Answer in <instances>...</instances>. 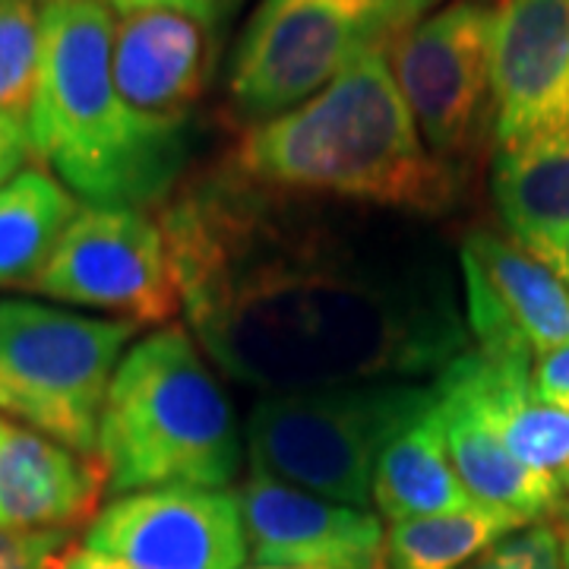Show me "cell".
I'll return each instance as SVG.
<instances>
[{
  "label": "cell",
  "mask_w": 569,
  "mask_h": 569,
  "mask_svg": "<svg viewBox=\"0 0 569 569\" xmlns=\"http://www.w3.org/2000/svg\"><path fill=\"white\" fill-rule=\"evenodd\" d=\"M222 168L159 212L187 320L263 396L418 383L468 351L443 247L411 222Z\"/></svg>",
  "instance_id": "obj_1"
},
{
  "label": "cell",
  "mask_w": 569,
  "mask_h": 569,
  "mask_svg": "<svg viewBox=\"0 0 569 569\" xmlns=\"http://www.w3.org/2000/svg\"><path fill=\"white\" fill-rule=\"evenodd\" d=\"M228 168L263 187L415 219L449 212L462 183L421 140L387 51L367 54L313 99L250 127Z\"/></svg>",
  "instance_id": "obj_2"
},
{
  "label": "cell",
  "mask_w": 569,
  "mask_h": 569,
  "mask_svg": "<svg viewBox=\"0 0 569 569\" xmlns=\"http://www.w3.org/2000/svg\"><path fill=\"white\" fill-rule=\"evenodd\" d=\"M41 29L32 156L89 206L164 203L190 162L193 130L159 127L127 108L111 63V10L102 0H48Z\"/></svg>",
  "instance_id": "obj_3"
},
{
  "label": "cell",
  "mask_w": 569,
  "mask_h": 569,
  "mask_svg": "<svg viewBox=\"0 0 569 569\" xmlns=\"http://www.w3.org/2000/svg\"><path fill=\"white\" fill-rule=\"evenodd\" d=\"M96 459L104 488H212L234 481L241 433L228 396L183 329H162L121 358L104 396Z\"/></svg>",
  "instance_id": "obj_4"
},
{
  "label": "cell",
  "mask_w": 569,
  "mask_h": 569,
  "mask_svg": "<svg viewBox=\"0 0 569 569\" xmlns=\"http://www.w3.org/2000/svg\"><path fill=\"white\" fill-rule=\"evenodd\" d=\"M433 3L260 0L228 70L231 111L257 127L298 108L367 54H389Z\"/></svg>",
  "instance_id": "obj_5"
},
{
  "label": "cell",
  "mask_w": 569,
  "mask_h": 569,
  "mask_svg": "<svg viewBox=\"0 0 569 569\" xmlns=\"http://www.w3.org/2000/svg\"><path fill=\"white\" fill-rule=\"evenodd\" d=\"M433 406V387L365 383L263 396L247 421L250 468L365 509L389 440Z\"/></svg>",
  "instance_id": "obj_6"
},
{
  "label": "cell",
  "mask_w": 569,
  "mask_h": 569,
  "mask_svg": "<svg viewBox=\"0 0 569 569\" xmlns=\"http://www.w3.org/2000/svg\"><path fill=\"white\" fill-rule=\"evenodd\" d=\"M137 326L0 301V418L10 415L92 459L104 396Z\"/></svg>",
  "instance_id": "obj_7"
},
{
  "label": "cell",
  "mask_w": 569,
  "mask_h": 569,
  "mask_svg": "<svg viewBox=\"0 0 569 569\" xmlns=\"http://www.w3.org/2000/svg\"><path fill=\"white\" fill-rule=\"evenodd\" d=\"M493 22L488 0H456L411 26L389 67L425 146L462 174L493 133Z\"/></svg>",
  "instance_id": "obj_8"
},
{
  "label": "cell",
  "mask_w": 569,
  "mask_h": 569,
  "mask_svg": "<svg viewBox=\"0 0 569 569\" xmlns=\"http://www.w3.org/2000/svg\"><path fill=\"white\" fill-rule=\"evenodd\" d=\"M29 288L133 323H162L181 305L162 228L127 206L80 209Z\"/></svg>",
  "instance_id": "obj_9"
},
{
  "label": "cell",
  "mask_w": 569,
  "mask_h": 569,
  "mask_svg": "<svg viewBox=\"0 0 569 569\" xmlns=\"http://www.w3.org/2000/svg\"><path fill=\"white\" fill-rule=\"evenodd\" d=\"M82 548L127 569H241L250 550L238 493L212 488L121 493L89 522Z\"/></svg>",
  "instance_id": "obj_10"
},
{
  "label": "cell",
  "mask_w": 569,
  "mask_h": 569,
  "mask_svg": "<svg viewBox=\"0 0 569 569\" xmlns=\"http://www.w3.org/2000/svg\"><path fill=\"white\" fill-rule=\"evenodd\" d=\"M459 272L478 351L535 365L569 342V284L529 250L471 231L459 247Z\"/></svg>",
  "instance_id": "obj_11"
},
{
  "label": "cell",
  "mask_w": 569,
  "mask_h": 569,
  "mask_svg": "<svg viewBox=\"0 0 569 569\" xmlns=\"http://www.w3.org/2000/svg\"><path fill=\"white\" fill-rule=\"evenodd\" d=\"M497 152L569 123V0H503L493 22Z\"/></svg>",
  "instance_id": "obj_12"
},
{
  "label": "cell",
  "mask_w": 569,
  "mask_h": 569,
  "mask_svg": "<svg viewBox=\"0 0 569 569\" xmlns=\"http://www.w3.org/2000/svg\"><path fill=\"white\" fill-rule=\"evenodd\" d=\"M247 548L260 567L383 569L387 531L373 512L291 488L250 468L238 493Z\"/></svg>",
  "instance_id": "obj_13"
},
{
  "label": "cell",
  "mask_w": 569,
  "mask_h": 569,
  "mask_svg": "<svg viewBox=\"0 0 569 569\" xmlns=\"http://www.w3.org/2000/svg\"><path fill=\"white\" fill-rule=\"evenodd\" d=\"M212 61V29L183 13L137 10L114 22V82L127 108L142 121L193 130V108Z\"/></svg>",
  "instance_id": "obj_14"
},
{
  "label": "cell",
  "mask_w": 569,
  "mask_h": 569,
  "mask_svg": "<svg viewBox=\"0 0 569 569\" xmlns=\"http://www.w3.org/2000/svg\"><path fill=\"white\" fill-rule=\"evenodd\" d=\"M102 488L99 459L0 418V529L70 531L92 516Z\"/></svg>",
  "instance_id": "obj_15"
},
{
  "label": "cell",
  "mask_w": 569,
  "mask_h": 569,
  "mask_svg": "<svg viewBox=\"0 0 569 569\" xmlns=\"http://www.w3.org/2000/svg\"><path fill=\"white\" fill-rule=\"evenodd\" d=\"M433 399L452 468L478 507L503 509L526 526H535L560 507L563 493L509 452L452 365L437 373Z\"/></svg>",
  "instance_id": "obj_16"
},
{
  "label": "cell",
  "mask_w": 569,
  "mask_h": 569,
  "mask_svg": "<svg viewBox=\"0 0 569 569\" xmlns=\"http://www.w3.org/2000/svg\"><path fill=\"white\" fill-rule=\"evenodd\" d=\"M452 367L509 452L560 493H569V408L553 406L535 389V365L490 358L475 348Z\"/></svg>",
  "instance_id": "obj_17"
},
{
  "label": "cell",
  "mask_w": 569,
  "mask_h": 569,
  "mask_svg": "<svg viewBox=\"0 0 569 569\" xmlns=\"http://www.w3.org/2000/svg\"><path fill=\"white\" fill-rule=\"evenodd\" d=\"M490 193L509 241L545 263L569 231V123L500 149Z\"/></svg>",
  "instance_id": "obj_18"
},
{
  "label": "cell",
  "mask_w": 569,
  "mask_h": 569,
  "mask_svg": "<svg viewBox=\"0 0 569 569\" xmlns=\"http://www.w3.org/2000/svg\"><path fill=\"white\" fill-rule=\"evenodd\" d=\"M373 503L389 522L475 507L449 459L437 399L389 440L373 471Z\"/></svg>",
  "instance_id": "obj_19"
},
{
  "label": "cell",
  "mask_w": 569,
  "mask_h": 569,
  "mask_svg": "<svg viewBox=\"0 0 569 569\" xmlns=\"http://www.w3.org/2000/svg\"><path fill=\"white\" fill-rule=\"evenodd\" d=\"M77 197L51 171L22 168L0 187V288L32 284L67 224L77 219Z\"/></svg>",
  "instance_id": "obj_20"
},
{
  "label": "cell",
  "mask_w": 569,
  "mask_h": 569,
  "mask_svg": "<svg viewBox=\"0 0 569 569\" xmlns=\"http://www.w3.org/2000/svg\"><path fill=\"white\" fill-rule=\"evenodd\" d=\"M526 529L503 509L468 507L425 519L392 522L387 531V569H462L490 545Z\"/></svg>",
  "instance_id": "obj_21"
},
{
  "label": "cell",
  "mask_w": 569,
  "mask_h": 569,
  "mask_svg": "<svg viewBox=\"0 0 569 569\" xmlns=\"http://www.w3.org/2000/svg\"><path fill=\"white\" fill-rule=\"evenodd\" d=\"M41 0H0V118L29 130L41 73Z\"/></svg>",
  "instance_id": "obj_22"
},
{
  "label": "cell",
  "mask_w": 569,
  "mask_h": 569,
  "mask_svg": "<svg viewBox=\"0 0 569 569\" xmlns=\"http://www.w3.org/2000/svg\"><path fill=\"white\" fill-rule=\"evenodd\" d=\"M462 569H563L560 538L550 526L535 522L500 538Z\"/></svg>",
  "instance_id": "obj_23"
},
{
  "label": "cell",
  "mask_w": 569,
  "mask_h": 569,
  "mask_svg": "<svg viewBox=\"0 0 569 569\" xmlns=\"http://www.w3.org/2000/svg\"><path fill=\"white\" fill-rule=\"evenodd\" d=\"M108 10H118V13H137V10H174L183 13L190 20L203 22L209 29H216L219 22H224L241 0H102Z\"/></svg>",
  "instance_id": "obj_24"
},
{
  "label": "cell",
  "mask_w": 569,
  "mask_h": 569,
  "mask_svg": "<svg viewBox=\"0 0 569 569\" xmlns=\"http://www.w3.org/2000/svg\"><path fill=\"white\" fill-rule=\"evenodd\" d=\"M531 377H535V389L548 402L569 408V342L538 358L531 367Z\"/></svg>",
  "instance_id": "obj_25"
},
{
  "label": "cell",
  "mask_w": 569,
  "mask_h": 569,
  "mask_svg": "<svg viewBox=\"0 0 569 569\" xmlns=\"http://www.w3.org/2000/svg\"><path fill=\"white\" fill-rule=\"evenodd\" d=\"M32 156L29 130L22 123L0 118V187L10 183L22 171V164Z\"/></svg>",
  "instance_id": "obj_26"
},
{
  "label": "cell",
  "mask_w": 569,
  "mask_h": 569,
  "mask_svg": "<svg viewBox=\"0 0 569 569\" xmlns=\"http://www.w3.org/2000/svg\"><path fill=\"white\" fill-rule=\"evenodd\" d=\"M67 541H70V531H58L41 548L29 550L26 557H20V560H13V563H7V567L0 569H54V560L67 550Z\"/></svg>",
  "instance_id": "obj_27"
},
{
  "label": "cell",
  "mask_w": 569,
  "mask_h": 569,
  "mask_svg": "<svg viewBox=\"0 0 569 569\" xmlns=\"http://www.w3.org/2000/svg\"><path fill=\"white\" fill-rule=\"evenodd\" d=\"M54 569H127L118 560H108L102 553H96V550L89 548H67L54 560Z\"/></svg>",
  "instance_id": "obj_28"
},
{
  "label": "cell",
  "mask_w": 569,
  "mask_h": 569,
  "mask_svg": "<svg viewBox=\"0 0 569 569\" xmlns=\"http://www.w3.org/2000/svg\"><path fill=\"white\" fill-rule=\"evenodd\" d=\"M545 263H548L550 269H553V272H557V276H560V279L569 284V231L563 234V241L550 250V257L545 260Z\"/></svg>",
  "instance_id": "obj_29"
},
{
  "label": "cell",
  "mask_w": 569,
  "mask_h": 569,
  "mask_svg": "<svg viewBox=\"0 0 569 569\" xmlns=\"http://www.w3.org/2000/svg\"><path fill=\"white\" fill-rule=\"evenodd\" d=\"M560 557H563V569H569V509L567 522H563V538H560Z\"/></svg>",
  "instance_id": "obj_30"
},
{
  "label": "cell",
  "mask_w": 569,
  "mask_h": 569,
  "mask_svg": "<svg viewBox=\"0 0 569 569\" xmlns=\"http://www.w3.org/2000/svg\"><path fill=\"white\" fill-rule=\"evenodd\" d=\"M253 569H305V567H253Z\"/></svg>",
  "instance_id": "obj_31"
},
{
  "label": "cell",
  "mask_w": 569,
  "mask_h": 569,
  "mask_svg": "<svg viewBox=\"0 0 569 569\" xmlns=\"http://www.w3.org/2000/svg\"><path fill=\"white\" fill-rule=\"evenodd\" d=\"M41 3H48V0H41Z\"/></svg>",
  "instance_id": "obj_32"
}]
</instances>
